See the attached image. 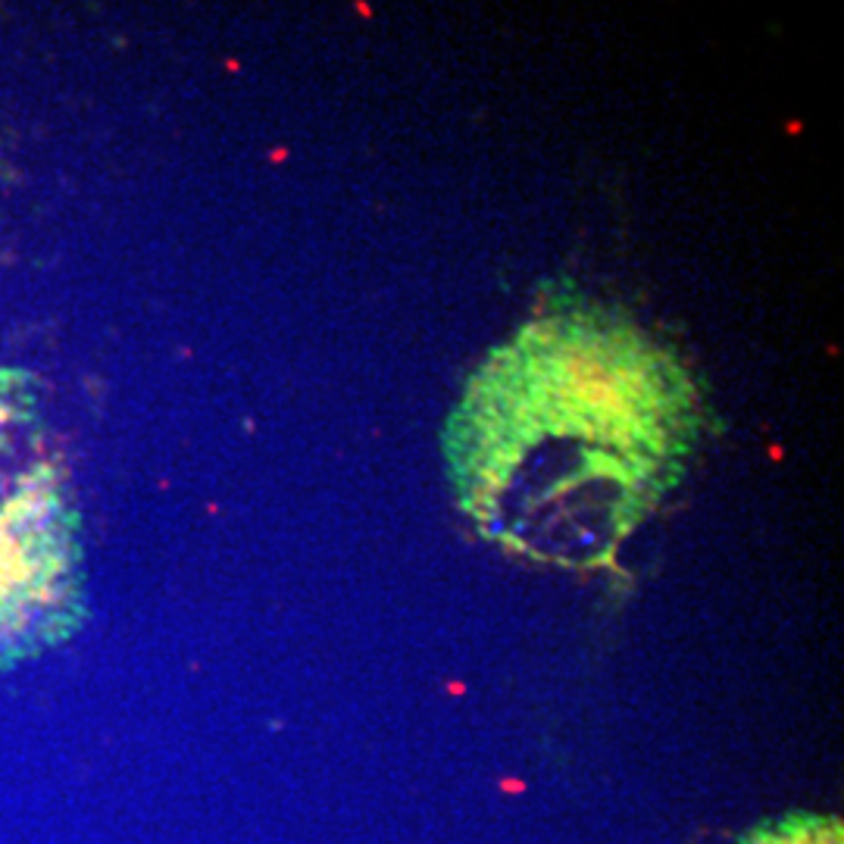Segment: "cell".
<instances>
[{
  "label": "cell",
  "instance_id": "7a4b0ae2",
  "mask_svg": "<svg viewBox=\"0 0 844 844\" xmlns=\"http://www.w3.org/2000/svg\"><path fill=\"white\" fill-rule=\"evenodd\" d=\"M738 844H842V820L789 813L754 826Z\"/></svg>",
  "mask_w": 844,
  "mask_h": 844
},
{
  "label": "cell",
  "instance_id": "6da1fadb",
  "mask_svg": "<svg viewBox=\"0 0 844 844\" xmlns=\"http://www.w3.org/2000/svg\"><path fill=\"white\" fill-rule=\"evenodd\" d=\"M701 431L679 357L604 310H554L479 366L445 448L488 541L594 566L679 482Z\"/></svg>",
  "mask_w": 844,
  "mask_h": 844
}]
</instances>
